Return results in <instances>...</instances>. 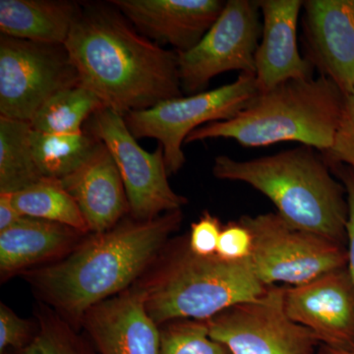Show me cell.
<instances>
[{
  "instance_id": "6da1fadb",
  "label": "cell",
  "mask_w": 354,
  "mask_h": 354,
  "mask_svg": "<svg viewBox=\"0 0 354 354\" xmlns=\"http://www.w3.org/2000/svg\"><path fill=\"white\" fill-rule=\"evenodd\" d=\"M64 46L79 84L122 116L183 97L176 51L140 34L111 2L83 4Z\"/></svg>"
},
{
  "instance_id": "7a4b0ae2",
  "label": "cell",
  "mask_w": 354,
  "mask_h": 354,
  "mask_svg": "<svg viewBox=\"0 0 354 354\" xmlns=\"http://www.w3.org/2000/svg\"><path fill=\"white\" fill-rule=\"evenodd\" d=\"M183 221L181 211L125 221L94 234L66 258L27 274L48 304L71 320L131 285L158 257Z\"/></svg>"
},
{
  "instance_id": "3957f363",
  "label": "cell",
  "mask_w": 354,
  "mask_h": 354,
  "mask_svg": "<svg viewBox=\"0 0 354 354\" xmlns=\"http://www.w3.org/2000/svg\"><path fill=\"white\" fill-rule=\"evenodd\" d=\"M213 174L259 191L291 227L348 245L346 188L316 149L300 145L247 160L218 156Z\"/></svg>"
},
{
  "instance_id": "277c9868",
  "label": "cell",
  "mask_w": 354,
  "mask_h": 354,
  "mask_svg": "<svg viewBox=\"0 0 354 354\" xmlns=\"http://www.w3.org/2000/svg\"><path fill=\"white\" fill-rule=\"evenodd\" d=\"M344 100L341 88L325 76L286 81L258 93L232 120L197 128L185 144L223 138L261 148L295 142L323 153L334 142Z\"/></svg>"
},
{
  "instance_id": "5b68a950",
  "label": "cell",
  "mask_w": 354,
  "mask_h": 354,
  "mask_svg": "<svg viewBox=\"0 0 354 354\" xmlns=\"http://www.w3.org/2000/svg\"><path fill=\"white\" fill-rule=\"evenodd\" d=\"M250 260L230 262L196 255L188 236L165 256L155 281L142 286L149 315L158 326L190 319L208 321L225 309L261 297L267 290Z\"/></svg>"
},
{
  "instance_id": "8992f818",
  "label": "cell",
  "mask_w": 354,
  "mask_h": 354,
  "mask_svg": "<svg viewBox=\"0 0 354 354\" xmlns=\"http://www.w3.org/2000/svg\"><path fill=\"white\" fill-rule=\"evenodd\" d=\"M257 94L255 74L241 73L227 85L130 111L124 120L135 138L158 140L167 171L174 174L185 164L183 146L191 133L209 123L232 120Z\"/></svg>"
},
{
  "instance_id": "52a82bcc",
  "label": "cell",
  "mask_w": 354,
  "mask_h": 354,
  "mask_svg": "<svg viewBox=\"0 0 354 354\" xmlns=\"http://www.w3.org/2000/svg\"><path fill=\"white\" fill-rule=\"evenodd\" d=\"M253 237L250 263L266 286L304 285L348 266V246L298 230L277 213L239 218Z\"/></svg>"
},
{
  "instance_id": "ba28073f",
  "label": "cell",
  "mask_w": 354,
  "mask_h": 354,
  "mask_svg": "<svg viewBox=\"0 0 354 354\" xmlns=\"http://www.w3.org/2000/svg\"><path fill=\"white\" fill-rule=\"evenodd\" d=\"M84 130L102 142L113 156L133 218L149 221L181 211L187 199L169 185L162 147L158 146L153 153L147 152L130 132L124 116L109 108L95 111Z\"/></svg>"
},
{
  "instance_id": "9c48e42d",
  "label": "cell",
  "mask_w": 354,
  "mask_h": 354,
  "mask_svg": "<svg viewBox=\"0 0 354 354\" xmlns=\"http://www.w3.org/2000/svg\"><path fill=\"white\" fill-rule=\"evenodd\" d=\"M286 286L235 304L206 321L209 337L232 354H316L320 342L286 309Z\"/></svg>"
},
{
  "instance_id": "30bf717a",
  "label": "cell",
  "mask_w": 354,
  "mask_h": 354,
  "mask_svg": "<svg viewBox=\"0 0 354 354\" xmlns=\"http://www.w3.org/2000/svg\"><path fill=\"white\" fill-rule=\"evenodd\" d=\"M79 85L64 46L0 37V116L31 121L48 99Z\"/></svg>"
},
{
  "instance_id": "8fae6325",
  "label": "cell",
  "mask_w": 354,
  "mask_h": 354,
  "mask_svg": "<svg viewBox=\"0 0 354 354\" xmlns=\"http://www.w3.org/2000/svg\"><path fill=\"white\" fill-rule=\"evenodd\" d=\"M261 37L257 1L228 0L199 44L186 53H177L183 91L190 95L204 92L212 79L225 72L255 74Z\"/></svg>"
},
{
  "instance_id": "7c38bea8",
  "label": "cell",
  "mask_w": 354,
  "mask_h": 354,
  "mask_svg": "<svg viewBox=\"0 0 354 354\" xmlns=\"http://www.w3.org/2000/svg\"><path fill=\"white\" fill-rule=\"evenodd\" d=\"M288 316L324 346L354 351V286L348 266L304 285L286 286Z\"/></svg>"
},
{
  "instance_id": "4fadbf2b",
  "label": "cell",
  "mask_w": 354,
  "mask_h": 354,
  "mask_svg": "<svg viewBox=\"0 0 354 354\" xmlns=\"http://www.w3.org/2000/svg\"><path fill=\"white\" fill-rule=\"evenodd\" d=\"M305 59L344 95L354 88V0L304 1Z\"/></svg>"
},
{
  "instance_id": "5bb4252c",
  "label": "cell",
  "mask_w": 354,
  "mask_h": 354,
  "mask_svg": "<svg viewBox=\"0 0 354 354\" xmlns=\"http://www.w3.org/2000/svg\"><path fill=\"white\" fill-rule=\"evenodd\" d=\"M135 29L176 53L196 46L216 22L225 2L221 0H113L109 1Z\"/></svg>"
},
{
  "instance_id": "9a60e30c",
  "label": "cell",
  "mask_w": 354,
  "mask_h": 354,
  "mask_svg": "<svg viewBox=\"0 0 354 354\" xmlns=\"http://www.w3.org/2000/svg\"><path fill=\"white\" fill-rule=\"evenodd\" d=\"M82 323L100 354H160V326L147 311L142 288L95 305Z\"/></svg>"
},
{
  "instance_id": "2e32d148",
  "label": "cell",
  "mask_w": 354,
  "mask_h": 354,
  "mask_svg": "<svg viewBox=\"0 0 354 354\" xmlns=\"http://www.w3.org/2000/svg\"><path fill=\"white\" fill-rule=\"evenodd\" d=\"M262 37L255 53L258 93L279 84L311 78L313 68L298 48L297 23L302 0H258Z\"/></svg>"
},
{
  "instance_id": "e0dca14e",
  "label": "cell",
  "mask_w": 354,
  "mask_h": 354,
  "mask_svg": "<svg viewBox=\"0 0 354 354\" xmlns=\"http://www.w3.org/2000/svg\"><path fill=\"white\" fill-rule=\"evenodd\" d=\"M60 180L80 208L88 230L94 234L115 227L129 211L118 165L100 140L88 160Z\"/></svg>"
},
{
  "instance_id": "ac0fdd59",
  "label": "cell",
  "mask_w": 354,
  "mask_h": 354,
  "mask_svg": "<svg viewBox=\"0 0 354 354\" xmlns=\"http://www.w3.org/2000/svg\"><path fill=\"white\" fill-rule=\"evenodd\" d=\"M81 7L62 0H0V31L10 38L64 46Z\"/></svg>"
},
{
  "instance_id": "d6986e66",
  "label": "cell",
  "mask_w": 354,
  "mask_h": 354,
  "mask_svg": "<svg viewBox=\"0 0 354 354\" xmlns=\"http://www.w3.org/2000/svg\"><path fill=\"white\" fill-rule=\"evenodd\" d=\"M80 234L62 223L22 216L12 227L0 232V271L6 276L59 255Z\"/></svg>"
},
{
  "instance_id": "ffe728a7",
  "label": "cell",
  "mask_w": 354,
  "mask_h": 354,
  "mask_svg": "<svg viewBox=\"0 0 354 354\" xmlns=\"http://www.w3.org/2000/svg\"><path fill=\"white\" fill-rule=\"evenodd\" d=\"M28 121L0 116V193L15 194L43 178L32 156Z\"/></svg>"
},
{
  "instance_id": "44dd1931",
  "label": "cell",
  "mask_w": 354,
  "mask_h": 354,
  "mask_svg": "<svg viewBox=\"0 0 354 354\" xmlns=\"http://www.w3.org/2000/svg\"><path fill=\"white\" fill-rule=\"evenodd\" d=\"M102 108L101 100L80 84L51 95L32 116L30 124L36 131L50 134H76L84 131L88 118Z\"/></svg>"
},
{
  "instance_id": "7402d4cb",
  "label": "cell",
  "mask_w": 354,
  "mask_h": 354,
  "mask_svg": "<svg viewBox=\"0 0 354 354\" xmlns=\"http://www.w3.org/2000/svg\"><path fill=\"white\" fill-rule=\"evenodd\" d=\"M12 198L22 216L62 223L81 234L90 232L80 208L60 179L43 177Z\"/></svg>"
},
{
  "instance_id": "603a6c76",
  "label": "cell",
  "mask_w": 354,
  "mask_h": 354,
  "mask_svg": "<svg viewBox=\"0 0 354 354\" xmlns=\"http://www.w3.org/2000/svg\"><path fill=\"white\" fill-rule=\"evenodd\" d=\"M30 141L41 176L62 179L88 160L99 140L85 130L76 134H50L32 129Z\"/></svg>"
},
{
  "instance_id": "cb8c5ba5",
  "label": "cell",
  "mask_w": 354,
  "mask_h": 354,
  "mask_svg": "<svg viewBox=\"0 0 354 354\" xmlns=\"http://www.w3.org/2000/svg\"><path fill=\"white\" fill-rule=\"evenodd\" d=\"M160 330V354H232L209 337L206 321H171Z\"/></svg>"
},
{
  "instance_id": "d4e9b609",
  "label": "cell",
  "mask_w": 354,
  "mask_h": 354,
  "mask_svg": "<svg viewBox=\"0 0 354 354\" xmlns=\"http://www.w3.org/2000/svg\"><path fill=\"white\" fill-rule=\"evenodd\" d=\"M31 342L17 354H95V349L57 315L41 313Z\"/></svg>"
},
{
  "instance_id": "484cf974",
  "label": "cell",
  "mask_w": 354,
  "mask_h": 354,
  "mask_svg": "<svg viewBox=\"0 0 354 354\" xmlns=\"http://www.w3.org/2000/svg\"><path fill=\"white\" fill-rule=\"evenodd\" d=\"M322 156L329 165H342L354 169V88L346 95L333 145Z\"/></svg>"
},
{
  "instance_id": "4316f807",
  "label": "cell",
  "mask_w": 354,
  "mask_h": 354,
  "mask_svg": "<svg viewBox=\"0 0 354 354\" xmlns=\"http://www.w3.org/2000/svg\"><path fill=\"white\" fill-rule=\"evenodd\" d=\"M252 249V234L241 221H230L223 225L216 250L221 259L230 262L249 260Z\"/></svg>"
},
{
  "instance_id": "83f0119b",
  "label": "cell",
  "mask_w": 354,
  "mask_h": 354,
  "mask_svg": "<svg viewBox=\"0 0 354 354\" xmlns=\"http://www.w3.org/2000/svg\"><path fill=\"white\" fill-rule=\"evenodd\" d=\"M31 324L16 315L3 304L0 306V354H17L31 342Z\"/></svg>"
},
{
  "instance_id": "f1b7e54d",
  "label": "cell",
  "mask_w": 354,
  "mask_h": 354,
  "mask_svg": "<svg viewBox=\"0 0 354 354\" xmlns=\"http://www.w3.org/2000/svg\"><path fill=\"white\" fill-rule=\"evenodd\" d=\"M223 227L218 218L209 212H204L199 221L191 225L190 234L188 235L190 250L204 257L216 255Z\"/></svg>"
},
{
  "instance_id": "f546056e",
  "label": "cell",
  "mask_w": 354,
  "mask_h": 354,
  "mask_svg": "<svg viewBox=\"0 0 354 354\" xmlns=\"http://www.w3.org/2000/svg\"><path fill=\"white\" fill-rule=\"evenodd\" d=\"M333 174L341 179L346 191L348 205V218L346 223V243H348V269L354 286V169L346 165H329Z\"/></svg>"
},
{
  "instance_id": "4dcf8cb0",
  "label": "cell",
  "mask_w": 354,
  "mask_h": 354,
  "mask_svg": "<svg viewBox=\"0 0 354 354\" xmlns=\"http://www.w3.org/2000/svg\"><path fill=\"white\" fill-rule=\"evenodd\" d=\"M13 194L0 193V232L12 227L22 218L13 203Z\"/></svg>"
},
{
  "instance_id": "1f68e13d",
  "label": "cell",
  "mask_w": 354,
  "mask_h": 354,
  "mask_svg": "<svg viewBox=\"0 0 354 354\" xmlns=\"http://www.w3.org/2000/svg\"><path fill=\"white\" fill-rule=\"evenodd\" d=\"M316 354H354V351H342V349L330 348L329 346L320 344Z\"/></svg>"
}]
</instances>
